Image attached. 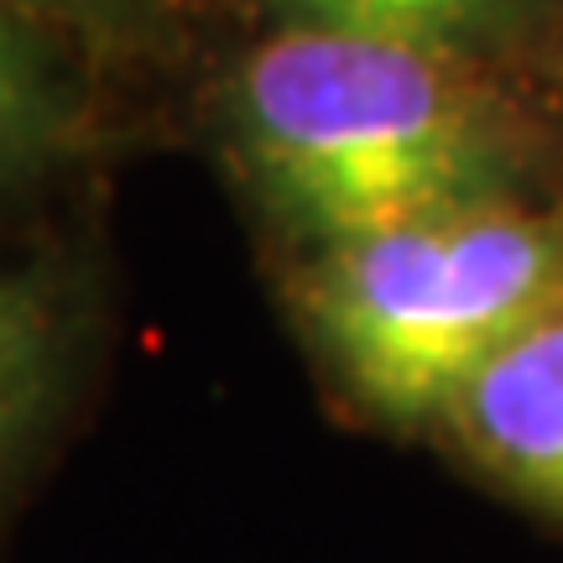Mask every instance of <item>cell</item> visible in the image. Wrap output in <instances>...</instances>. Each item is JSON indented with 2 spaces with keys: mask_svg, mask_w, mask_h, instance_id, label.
<instances>
[{
  "mask_svg": "<svg viewBox=\"0 0 563 563\" xmlns=\"http://www.w3.org/2000/svg\"><path fill=\"white\" fill-rule=\"evenodd\" d=\"M251 178L319 245L496 203L511 131L454 53L282 26L235 74Z\"/></svg>",
  "mask_w": 563,
  "mask_h": 563,
  "instance_id": "obj_1",
  "label": "cell"
},
{
  "mask_svg": "<svg viewBox=\"0 0 563 563\" xmlns=\"http://www.w3.org/2000/svg\"><path fill=\"white\" fill-rule=\"evenodd\" d=\"M287 292L344 397L422 428L517 340L563 319V230L501 199L475 203L319 245Z\"/></svg>",
  "mask_w": 563,
  "mask_h": 563,
  "instance_id": "obj_2",
  "label": "cell"
},
{
  "mask_svg": "<svg viewBox=\"0 0 563 563\" xmlns=\"http://www.w3.org/2000/svg\"><path fill=\"white\" fill-rule=\"evenodd\" d=\"M443 428L496 485L563 522V319L485 365Z\"/></svg>",
  "mask_w": 563,
  "mask_h": 563,
  "instance_id": "obj_3",
  "label": "cell"
},
{
  "mask_svg": "<svg viewBox=\"0 0 563 563\" xmlns=\"http://www.w3.org/2000/svg\"><path fill=\"white\" fill-rule=\"evenodd\" d=\"M63 323L32 282L0 277V485L26 460L63 391Z\"/></svg>",
  "mask_w": 563,
  "mask_h": 563,
  "instance_id": "obj_4",
  "label": "cell"
},
{
  "mask_svg": "<svg viewBox=\"0 0 563 563\" xmlns=\"http://www.w3.org/2000/svg\"><path fill=\"white\" fill-rule=\"evenodd\" d=\"M266 5H277L287 26H323V32L460 53L470 37L496 32L522 0H266Z\"/></svg>",
  "mask_w": 563,
  "mask_h": 563,
  "instance_id": "obj_5",
  "label": "cell"
},
{
  "mask_svg": "<svg viewBox=\"0 0 563 563\" xmlns=\"http://www.w3.org/2000/svg\"><path fill=\"white\" fill-rule=\"evenodd\" d=\"M68 100L47 47L32 37L26 16L0 5V178L26 173L63 136Z\"/></svg>",
  "mask_w": 563,
  "mask_h": 563,
  "instance_id": "obj_6",
  "label": "cell"
},
{
  "mask_svg": "<svg viewBox=\"0 0 563 563\" xmlns=\"http://www.w3.org/2000/svg\"><path fill=\"white\" fill-rule=\"evenodd\" d=\"M16 16H100L115 0H0Z\"/></svg>",
  "mask_w": 563,
  "mask_h": 563,
  "instance_id": "obj_7",
  "label": "cell"
}]
</instances>
